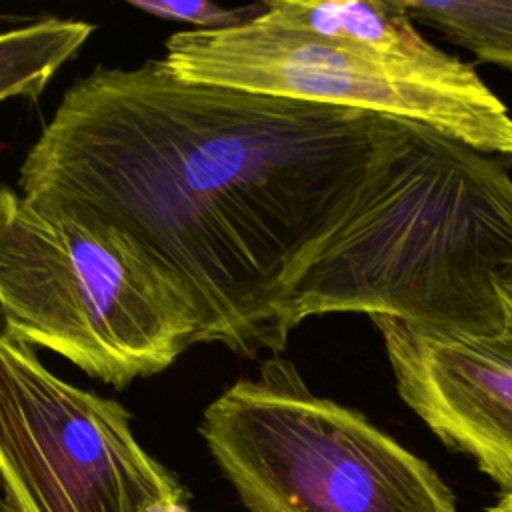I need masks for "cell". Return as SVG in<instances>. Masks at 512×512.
Returning a JSON list of instances; mask_svg holds the SVG:
<instances>
[{"label":"cell","instance_id":"1","mask_svg":"<svg viewBox=\"0 0 512 512\" xmlns=\"http://www.w3.org/2000/svg\"><path fill=\"white\" fill-rule=\"evenodd\" d=\"M400 118L242 92L162 58L62 96L18 188L126 242L186 302L198 342L286 348L292 292L360 204Z\"/></svg>","mask_w":512,"mask_h":512},{"label":"cell","instance_id":"2","mask_svg":"<svg viewBox=\"0 0 512 512\" xmlns=\"http://www.w3.org/2000/svg\"><path fill=\"white\" fill-rule=\"evenodd\" d=\"M510 268L506 166L400 120L360 204L298 280L288 322L364 312L482 344L506 332L500 284Z\"/></svg>","mask_w":512,"mask_h":512},{"label":"cell","instance_id":"3","mask_svg":"<svg viewBox=\"0 0 512 512\" xmlns=\"http://www.w3.org/2000/svg\"><path fill=\"white\" fill-rule=\"evenodd\" d=\"M0 294L14 338L126 388L198 342L180 294L118 236L0 186Z\"/></svg>","mask_w":512,"mask_h":512},{"label":"cell","instance_id":"4","mask_svg":"<svg viewBox=\"0 0 512 512\" xmlns=\"http://www.w3.org/2000/svg\"><path fill=\"white\" fill-rule=\"evenodd\" d=\"M200 434L248 512H456L428 462L316 396L280 354L228 386Z\"/></svg>","mask_w":512,"mask_h":512},{"label":"cell","instance_id":"5","mask_svg":"<svg viewBox=\"0 0 512 512\" xmlns=\"http://www.w3.org/2000/svg\"><path fill=\"white\" fill-rule=\"evenodd\" d=\"M164 66L186 82L394 116L486 154L512 156V114L464 60H412L256 18L166 40Z\"/></svg>","mask_w":512,"mask_h":512},{"label":"cell","instance_id":"6","mask_svg":"<svg viewBox=\"0 0 512 512\" xmlns=\"http://www.w3.org/2000/svg\"><path fill=\"white\" fill-rule=\"evenodd\" d=\"M184 498L122 404L58 378L28 342H0V512H146Z\"/></svg>","mask_w":512,"mask_h":512},{"label":"cell","instance_id":"7","mask_svg":"<svg viewBox=\"0 0 512 512\" xmlns=\"http://www.w3.org/2000/svg\"><path fill=\"white\" fill-rule=\"evenodd\" d=\"M404 404L452 450L512 490V370L482 346L370 316Z\"/></svg>","mask_w":512,"mask_h":512},{"label":"cell","instance_id":"8","mask_svg":"<svg viewBox=\"0 0 512 512\" xmlns=\"http://www.w3.org/2000/svg\"><path fill=\"white\" fill-rule=\"evenodd\" d=\"M256 20L400 58L440 60L448 54L418 32L400 0H268Z\"/></svg>","mask_w":512,"mask_h":512},{"label":"cell","instance_id":"9","mask_svg":"<svg viewBox=\"0 0 512 512\" xmlns=\"http://www.w3.org/2000/svg\"><path fill=\"white\" fill-rule=\"evenodd\" d=\"M92 30L88 22L52 16L0 32V100L38 98Z\"/></svg>","mask_w":512,"mask_h":512},{"label":"cell","instance_id":"10","mask_svg":"<svg viewBox=\"0 0 512 512\" xmlns=\"http://www.w3.org/2000/svg\"><path fill=\"white\" fill-rule=\"evenodd\" d=\"M410 20L438 30L480 62L512 70V0H400Z\"/></svg>","mask_w":512,"mask_h":512},{"label":"cell","instance_id":"11","mask_svg":"<svg viewBox=\"0 0 512 512\" xmlns=\"http://www.w3.org/2000/svg\"><path fill=\"white\" fill-rule=\"evenodd\" d=\"M128 4L156 18L194 24L198 26L196 30H220L238 26L260 16L264 10V4L228 10L208 0H130Z\"/></svg>","mask_w":512,"mask_h":512},{"label":"cell","instance_id":"12","mask_svg":"<svg viewBox=\"0 0 512 512\" xmlns=\"http://www.w3.org/2000/svg\"><path fill=\"white\" fill-rule=\"evenodd\" d=\"M474 344H478V342H474ZM478 346H482L488 354H492L498 362H502L504 366H508L512 370V312H510L506 332L502 336H498L490 342H482Z\"/></svg>","mask_w":512,"mask_h":512},{"label":"cell","instance_id":"13","mask_svg":"<svg viewBox=\"0 0 512 512\" xmlns=\"http://www.w3.org/2000/svg\"><path fill=\"white\" fill-rule=\"evenodd\" d=\"M146 512H190L184 500H174V502H166V504H156L152 508H148Z\"/></svg>","mask_w":512,"mask_h":512},{"label":"cell","instance_id":"14","mask_svg":"<svg viewBox=\"0 0 512 512\" xmlns=\"http://www.w3.org/2000/svg\"><path fill=\"white\" fill-rule=\"evenodd\" d=\"M488 512H512V490L502 492L496 504Z\"/></svg>","mask_w":512,"mask_h":512},{"label":"cell","instance_id":"15","mask_svg":"<svg viewBox=\"0 0 512 512\" xmlns=\"http://www.w3.org/2000/svg\"><path fill=\"white\" fill-rule=\"evenodd\" d=\"M12 332H10V322H8V316H6V308H4V302H2V294H0V342L10 338Z\"/></svg>","mask_w":512,"mask_h":512},{"label":"cell","instance_id":"16","mask_svg":"<svg viewBox=\"0 0 512 512\" xmlns=\"http://www.w3.org/2000/svg\"><path fill=\"white\" fill-rule=\"evenodd\" d=\"M500 290H502V296H504V300H506V304H508V308H510V312H512V268L508 270L506 278L502 280Z\"/></svg>","mask_w":512,"mask_h":512}]
</instances>
